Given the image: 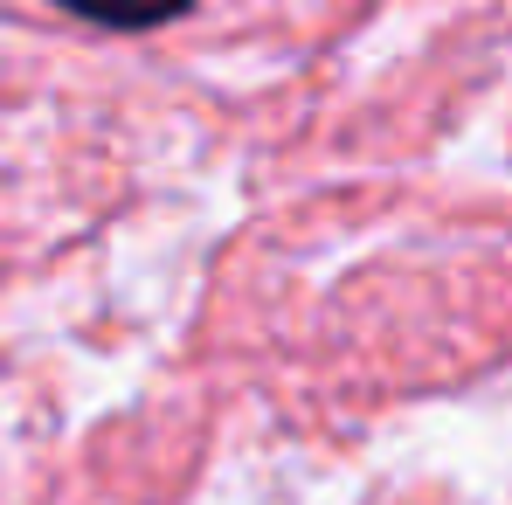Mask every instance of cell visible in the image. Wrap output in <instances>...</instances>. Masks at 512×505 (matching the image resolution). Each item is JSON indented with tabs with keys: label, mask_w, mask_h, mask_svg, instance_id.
Instances as JSON below:
<instances>
[{
	"label": "cell",
	"mask_w": 512,
	"mask_h": 505,
	"mask_svg": "<svg viewBox=\"0 0 512 505\" xmlns=\"http://www.w3.org/2000/svg\"><path fill=\"white\" fill-rule=\"evenodd\" d=\"M56 7H70L84 21H104V28H160L173 14H187L194 0H56Z\"/></svg>",
	"instance_id": "1"
}]
</instances>
